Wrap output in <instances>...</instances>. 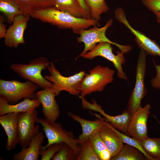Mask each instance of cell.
I'll use <instances>...</instances> for the list:
<instances>
[{
	"label": "cell",
	"instance_id": "obj_1",
	"mask_svg": "<svg viewBox=\"0 0 160 160\" xmlns=\"http://www.w3.org/2000/svg\"><path fill=\"white\" fill-rule=\"evenodd\" d=\"M31 17L60 28L71 29L74 33L81 29H86L91 26L98 27L100 25L99 21L76 17L54 7L36 11Z\"/></svg>",
	"mask_w": 160,
	"mask_h": 160
},
{
	"label": "cell",
	"instance_id": "obj_2",
	"mask_svg": "<svg viewBox=\"0 0 160 160\" xmlns=\"http://www.w3.org/2000/svg\"><path fill=\"white\" fill-rule=\"evenodd\" d=\"M36 123L43 127V130L47 138V143L42 146L41 149L44 150L53 144H60L64 142L70 146L77 155L80 151V146L78 138L73 133L64 129L61 123L48 120L46 118L38 117Z\"/></svg>",
	"mask_w": 160,
	"mask_h": 160
},
{
	"label": "cell",
	"instance_id": "obj_3",
	"mask_svg": "<svg viewBox=\"0 0 160 160\" xmlns=\"http://www.w3.org/2000/svg\"><path fill=\"white\" fill-rule=\"evenodd\" d=\"M114 70L108 67L98 65L89 70L81 82L78 90L80 96L84 97L92 93L101 92L113 80Z\"/></svg>",
	"mask_w": 160,
	"mask_h": 160
},
{
	"label": "cell",
	"instance_id": "obj_4",
	"mask_svg": "<svg viewBox=\"0 0 160 160\" xmlns=\"http://www.w3.org/2000/svg\"><path fill=\"white\" fill-rule=\"evenodd\" d=\"M50 63L45 57L34 59L27 64L13 63L10 65L12 70L21 77L36 84L42 89L52 87L53 83L46 79L41 72L48 69Z\"/></svg>",
	"mask_w": 160,
	"mask_h": 160
},
{
	"label": "cell",
	"instance_id": "obj_5",
	"mask_svg": "<svg viewBox=\"0 0 160 160\" xmlns=\"http://www.w3.org/2000/svg\"><path fill=\"white\" fill-rule=\"evenodd\" d=\"M113 22V20L110 19L106 24L102 28L94 27L88 30L81 29L76 32V34L80 35L77 38V42H82L84 45L83 51L76 59L88 51L92 50L98 43H110L116 46L124 54L128 53L131 50L132 47L130 46L121 45L111 41L106 37V31L108 28L111 25Z\"/></svg>",
	"mask_w": 160,
	"mask_h": 160
},
{
	"label": "cell",
	"instance_id": "obj_6",
	"mask_svg": "<svg viewBox=\"0 0 160 160\" xmlns=\"http://www.w3.org/2000/svg\"><path fill=\"white\" fill-rule=\"evenodd\" d=\"M39 87L37 84L29 80L22 82L15 80L0 79V95L10 104H16L22 99L36 98V92Z\"/></svg>",
	"mask_w": 160,
	"mask_h": 160
},
{
	"label": "cell",
	"instance_id": "obj_7",
	"mask_svg": "<svg viewBox=\"0 0 160 160\" xmlns=\"http://www.w3.org/2000/svg\"><path fill=\"white\" fill-rule=\"evenodd\" d=\"M147 54L140 49L136 64V80L127 103V110L132 116L141 106L142 100L147 93L145 79L147 67Z\"/></svg>",
	"mask_w": 160,
	"mask_h": 160
},
{
	"label": "cell",
	"instance_id": "obj_8",
	"mask_svg": "<svg viewBox=\"0 0 160 160\" xmlns=\"http://www.w3.org/2000/svg\"><path fill=\"white\" fill-rule=\"evenodd\" d=\"M48 70L50 75H46L44 77L53 83L52 88L56 96L63 91H66L73 95H78L80 94L78 87L86 74L85 71H81L71 76H64L56 69L52 62L50 63Z\"/></svg>",
	"mask_w": 160,
	"mask_h": 160
},
{
	"label": "cell",
	"instance_id": "obj_9",
	"mask_svg": "<svg viewBox=\"0 0 160 160\" xmlns=\"http://www.w3.org/2000/svg\"><path fill=\"white\" fill-rule=\"evenodd\" d=\"M38 114L36 109L18 113L19 144L22 148L28 147L32 139L40 132L39 126L35 124Z\"/></svg>",
	"mask_w": 160,
	"mask_h": 160
},
{
	"label": "cell",
	"instance_id": "obj_10",
	"mask_svg": "<svg viewBox=\"0 0 160 160\" xmlns=\"http://www.w3.org/2000/svg\"><path fill=\"white\" fill-rule=\"evenodd\" d=\"M111 44L104 42L98 43L91 50L82 55L83 58L92 60L97 56L103 57L112 62L116 69L117 76L120 79L127 80V77L122 69V65L126 60L124 53L121 51L117 52V55L113 52Z\"/></svg>",
	"mask_w": 160,
	"mask_h": 160
},
{
	"label": "cell",
	"instance_id": "obj_11",
	"mask_svg": "<svg viewBox=\"0 0 160 160\" xmlns=\"http://www.w3.org/2000/svg\"><path fill=\"white\" fill-rule=\"evenodd\" d=\"M115 18L120 23L124 24L135 37L137 44L141 49L145 51L147 55L160 57V46L154 40H152L140 31L134 29L127 19L123 9L119 7L114 11Z\"/></svg>",
	"mask_w": 160,
	"mask_h": 160
},
{
	"label": "cell",
	"instance_id": "obj_12",
	"mask_svg": "<svg viewBox=\"0 0 160 160\" xmlns=\"http://www.w3.org/2000/svg\"><path fill=\"white\" fill-rule=\"evenodd\" d=\"M151 108L149 104L143 107L140 106L132 115L128 128L129 136L139 140L148 137L147 123Z\"/></svg>",
	"mask_w": 160,
	"mask_h": 160
},
{
	"label": "cell",
	"instance_id": "obj_13",
	"mask_svg": "<svg viewBox=\"0 0 160 160\" xmlns=\"http://www.w3.org/2000/svg\"><path fill=\"white\" fill-rule=\"evenodd\" d=\"M30 17L23 14L15 16L12 24L7 30L4 43L9 47L17 48L20 44H24V33Z\"/></svg>",
	"mask_w": 160,
	"mask_h": 160
},
{
	"label": "cell",
	"instance_id": "obj_14",
	"mask_svg": "<svg viewBox=\"0 0 160 160\" xmlns=\"http://www.w3.org/2000/svg\"><path fill=\"white\" fill-rule=\"evenodd\" d=\"M36 98L42 105V112L45 118L56 121L59 118L60 111L52 87L42 89L36 92Z\"/></svg>",
	"mask_w": 160,
	"mask_h": 160
},
{
	"label": "cell",
	"instance_id": "obj_15",
	"mask_svg": "<svg viewBox=\"0 0 160 160\" xmlns=\"http://www.w3.org/2000/svg\"><path fill=\"white\" fill-rule=\"evenodd\" d=\"M18 113H10L0 115V124L7 136L5 148L8 151L14 149L19 144L17 126Z\"/></svg>",
	"mask_w": 160,
	"mask_h": 160
},
{
	"label": "cell",
	"instance_id": "obj_16",
	"mask_svg": "<svg viewBox=\"0 0 160 160\" xmlns=\"http://www.w3.org/2000/svg\"><path fill=\"white\" fill-rule=\"evenodd\" d=\"M67 115L73 119L78 122L82 128V133L78 138L79 144H81L89 139L94 133L99 131L104 125L105 120L100 115L95 114L97 119L94 121L86 119L81 117L77 114L69 112Z\"/></svg>",
	"mask_w": 160,
	"mask_h": 160
},
{
	"label": "cell",
	"instance_id": "obj_17",
	"mask_svg": "<svg viewBox=\"0 0 160 160\" xmlns=\"http://www.w3.org/2000/svg\"><path fill=\"white\" fill-rule=\"evenodd\" d=\"M101 137L112 158L115 156L123 148L124 143L108 122L105 121L100 130Z\"/></svg>",
	"mask_w": 160,
	"mask_h": 160
},
{
	"label": "cell",
	"instance_id": "obj_18",
	"mask_svg": "<svg viewBox=\"0 0 160 160\" xmlns=\"http://www.w3.org/2000/svg\"><path fill=\"white\" fill-rule=\"evenodd\" d=\"M41 103L37 98H24L21 102L10 104L4 97H0V115L10 113L25 112L35 109L39 106Z\"/></svg>",
	"mask_w": 160,
	"mask_h": 160
},
{
	"label": "cell",
	"instance_id": "obj_19",
	"mask_svg": "<svg viewBox=\"0 0 160 160\" xmlns=\"http://www.w3.org/2000/svg\"><path fill=\"white\" fill-rule=\"evenodd\" d=\"M43 133L39 132L32 140L29 145L23 148L12 156L14 160H38L42 144L45 138Z\"/></svg>",
	"mask_w": 160,
	"mask_h": 160
},
{
	"label": "cell",
	"instance_id": "obj_20",
	"mask_svg": "<svg viewBox=\"0 0 160 160\" xmlns=\"http://www.w3.org/2000/svg\"><path fill=\"white\" fill-rule=\"evenodd\" d=\"M95 111L99 112L104 116L105 121L110 123L116 129L129 136L128 130L132 115L127 110L123 111L121 114L111 116L105 113L102 106L99 105L96 107Z\"/></svg>",
	"mask_w": 160,
	"mask_h": 160
},
{
	"label": "cell",
	"instance_id": "obj_21",
	"mask_svg": "<svg viewBox=\"0 0 160 160\" xmlns=\"http://www.w3.org/2000/svg\"><path fill=\"white\" fill-rule=\"evenodd\" d=\"M24 15L31 17L36 11L54 7L55 0H13Z\"/></svg>",
	"mask_w": 160,
	"mask_h": 160
},
{
	"label": "cell",
	"instance_id": "obj_22",
	"mask_svg": "<svg viewBox=\"0 0 160 160\" xmlns=\"http://www.w3.org/2000/svg\"><path fill=\"white\" fill-rule=\"evenodd\" d=\"M54 7L75 17L89 19L78 0H55Z\"/></svg>",
	"mask_w": 160,
	"mask_h": 160
},
{
	"label": "cell",
	"instance_id": "obj_23",
	"mask_svg": "<svg viewBox=\"0 0 160 160\" xmlns=\"http://www.w3.org/2000/svg\"><path fill=\"white\" fill-rule=\"evenodd\" d=\"M111 160H147L143 154L137 148L126 144L115 156Z\"/></svg>",
	"mask_w": 160,
	"mask_h": 160
},
{
	"label": "cell",
	"instance_id": "obj_24",
	"mask_svg": "<svg viewBox=\"0 0 160 160\" xmlns=\"http://www.w3.org/2000/svg\"><path fill=\"white\" fill-rule=\"evenodd\" d=\"M0 11L9 24L12 23L15 16L23 14L19 6L13 0H0Z\"/></svg>",
	"mask_w": 160,
	"mask_h": 160
},
{
	"label": "cell",
	"instance_id": "obj_25",
	"mask_svg": "<svg viewBox=\"0 0 160 160\" xmlns=\"http://www.w3.org/2000/svg\"><path fill=\"white\" fill-rule=\"evenodd\" d=\"M140 143L145 152L153 160H160V138L149 137Z\"/></svg>",
	"mask_w": 160,
	"mask_h": 160
},
{
	"label": "cell",
	"instance_id": "obj_26",
	"mask_svg": "<svg viewBox=\"0 0 160 160\" xmlns=\"http://www.w3.org/2000/svg\"><path fill=\"white\" fill-rule=\"evenodd\" d=\"M90 11L91 19L99 21L101 15L108 11L109 8L105 0H84Z\"/></svg>",
	"mask_w": 160,
	"mask_h": 160
},
{
	"label": "cell",
	"instance_id": "obj_27",
	"mask_svg": "<svg viewBox=\"0 0 160 160\" xmlns=\"http://www.w3.org/2000/svg\"><path fill=\"white\" fill-rule=\"evenodd\" d=\"M80 144V151L76 160H100L89 139Z\"/></svg>",
	"mask_w": 160,
	"mask_h": 160
},
{
	"label": "cell",
	"instance_id": "obj_28",
	"mask_svg": "<svg viewBox=\"0 0 160 160\" xmlns=\"http://www.w3.org/2000/svg\"><path fill=\"white\" fill-rule=\"evenodd\" d=\"M77 155L69 145L63 142L60 143V148L54 156L52 160H76Z\"/></svg>",
	"mask_w": 160,
	"mask_h": 160
},
{
	"label": "cell",
	"instance_id": "obj_29",
	"mask_svg": "<svg viewBox=\"0 0 160 160\" xmlns=\"http://www.w3.org/2000/svg\"><path fill=\"white\" fill-rule=\"evenodd\" d=\"M112 127L114 130L119 136L121 140L124 143H125L134 146L138 149L143 154L147 160H153L152 158L148 156L144 151L140 143V140L134 139L132 137H131L129 136L120 132L114 128L113 126Z\"/></svg>",
	"mask_w": 160,
	"mask_h": 160
},
{
	"label": "cell",
	"instance_id": "obj_30",
	"mask_svg": "<svg viewBox=\"0 0 160 160\" xmlns=\"http://www.w3.org/2000/svg\"><path fill=\"white\" fill-rule=\"evenodd\" d=\"M97 155L107 149L100 135V130L92 135L89 138Z\"/></svg>",
	"mask_w": 160,
	"mask_h": 160
},
{
	"label": "cell",
	"instance_id": "obj_31",
	"mask_svg": "<svg viewBox=\"0 0 160 160\" xmlns=\"http://www.w3.org/2000/svg\"><path fill=\"white\" fill-rule=\"evenodd\" d=\"M60 144L55 143L49 145L44 150L41 149L40 156L41 160H51L54 156L59 150Z\"/></svg>",
	"mask_w": 160,
	"mask_h": 160
},
{
	"label": "cell",
	"instance_id": "obj_32",
	"mask_svg": "<svg viewBox=\"0 0 160 160\" xmlns=\"http://www.w3.org/2000/svg\"><path fill=\"white\" fill-rule=\"evenodd\" d=\"M143 4L153 12H160V0H142Z\"/></svg>",
	"mask_w": 160,
	"mask_h": 160
},
{
	"label": "cell",
	"instance_id": "obj_33",
	"mask_svg": "<svg viewBox=\"0 0 160 160\" xmlns=\"http://www.w3.org/2000/svg\"><path fill=\"white\" fill-rule=\"evenodd\" d=\"M156 72L155 77L152 78L150 81L151 87L157 89H160V65L154 63Z\"/></svg>",
	"mask_w": 160,
	"mask_h": 160
},
{
	"label": "cell",
	"instance_id": "obj_34",
	"mask_svg": "<svg viewBox=\"0 0 160 160\" xmlns=\"http://www.w3.org/2000/svg\"><path fill=\"white\" fill-rule=\"evenodd\" d=\"M4 17L2 15L0 16V39L4 38L7 31L6 29L7 25L4 24L5 21Z\"/></svg>",
	"mask_w": 160,
	"mask_h": 160
},
{
	"label": "cell",
	"instance_id": "obj_35",
	"mask_svg": "<svg viewBox=\"0 0 160 160\" xmlns=\"http://www.w3.org/2000/svg\"><path fill=\"white\" fill-rule=\"evenodd\" d=\"M78 1L87 15L89 19H91L90 10L86 5L84 0H78Z\"/></svg>",
	"mask_w": 160,
	"mask_h": 160
},
{
	"label": "cell",
	"instance_id": "obj_36",
	"mask_svg": "<svg viewBox=\"0 0 160 160\" xmlns=\"http://www.w3.org/2000/svg\"><path fill=\"white\" fill-rule=\"evenodd\" d=\"M153 13L156 17L157 22L158 23H160V12H154Z\"/></svg>",
	"mask_w": 160,
	"mask_h": 160
}]
</instances>
